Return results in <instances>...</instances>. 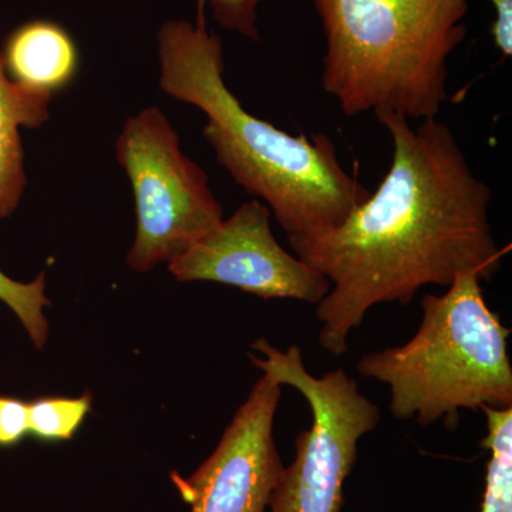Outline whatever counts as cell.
Returning <instances> with one entry per match:
<instances>
[{
  "instance_id": "cell-1",
  "label": "cell",
  "mask_w": 512,
  "mask_h": 512,
  "mask_svg": "<svg viewBox=\"0 0 512 512\" xmlns=\"http://www.w3.org/2000/svg\"><path fill=\"white\" fill-rule=\"evenodd\" d=\"M375 116L393 144L377 190L338 227L289 238L293 254L329 279L316 316L320 346L336 357L373 306L409 305L424 286L448 288L458 276L488 281L510 251L491 227L493 191L453 130L437 117L413 127L400 114Z\"/></svg>"
},
{
  "instance_id": "cell-2",
  "label": "cell",
  "mask_w": 512,
  "mask_h": 512,
  "mask_svg": "<svg viewBox=\"0 0 512 512\" xmlns=\"http://www.w3.org/2000/svg\"><path fill=\"white\" fill-rule=\"evenodd\" d=\"M161 89L207 116L218 163L261 198L288 238L342 224L370 191L340 163L326 134H291L249 113L224 79V47L205 23L167 20L158 32Z\"/></svg>"
},
{
  "instance_id": "cell-3",
  "label": "cell",
  "mask_w": 512,
  "mask_h": 512,
  "mask_svg": "<svg viewBox=\"0 0 512 512\" xmlns=\"http://www.w3.org/2000/svg\"><path fill=\"white\" fill-rule=\"evenodd\" d=\"M326 50L322 87L348 117L436 119L470 0H311Z\"/></svg>"
},
{
  "instance_id": "cell-4",
  "label": "cell",
  "mask_w": 512,
  "mask_h": 512,
  "mask_svg": "<svg viewBox=\"0 0 512 512\" xmlns=\"http://www.w3.org/2000/svg\"><path fill=\"white\" fill-rule=\"evenodd\" d=\"M420 328L409 342L369 352L357 363L366 379L389 386L390 413L456 429L460 410L512 407L508 336L477 275L458 276L443 295L421 299Z\"/></svg>"
},
{
  "instance_id": "cell-5",
  "label": "cell",
  "mask_w": 512,
  "mask_h": 512,
  "mask_svg": "<svg viewBox=\"0 0 512 512\" xmlns=\"http://www.w3.org/2000/svg\"><path fill=\"white\" fill-rule=\"evenodd\" d=\"M252 365L282 386L295 387L312 410L311 429L298 434L296 457L284 468L269 498L271 512H340L343 485L357 460L359 441L376 429L380 410L359 392L345 370L313 376L303 363L301 349H276L266 339L255 340Z\"/></svg>"
},
{
  "instance_id": "cell-6",
  "label": "cell",
  "mask_w": 512,
  "mask_h": 512,
  "mask_svg": "<svg viewBox=\"0 0 512 512\" xmlns=\"http://www.w3.org/2000/svg\"><path fill=\"white\" fill-rule=\"evenodd\" d=\"M116 156L136 200L137 235L127 255L133 271L170 264L224 220L207 174L181 151L177 131L157 107L126 121Z\"/></svg>"
},
{
  "instance_id": "cell-7",
  "label": "cell",
  "mask_w": 512,
  "mask_h": 512,
  "mask_svg": "<svg viewBox=\"0 0 512 512\" xmlns=\"http://www.w3.org/2000/svg\"><path fill=\"white\" fill-rule=\"evenodd\" d=\"M268 205L245 202L197 244L168 264L180 282L234 286L262 299H295L318 305L330 282L276 241Z\"/></svg>"
},
{
  "instance_id": "cell-8",
  "label": "cell",
  "mask_w": 512,
  "mask_h": 512,
  "mask_svg": "<svg viewBox=\"0 0 512 512\" xmlns=\"http://www.w3.org/2000/svg\"><path fill=\"white\" fill-rule=\"evenodd\" d=\"M281 393V383L262 376L214 453L192 476L173 474L191 512H265L285 468L274 440Z\"/></svg>"
},
{
  "instance_id": "cell-9",
  "label": "cell",
  "mask_w": 512,
  "mask_h": 512,
  "mask_svg": "<svg viewBox=\"0 0 512 512\" xmlns=\"http://www.w3.org/2000/svg\"><path fill=\"white\" fill-rule=\"evenodd\" d=\"M50 97L39 96L13 83L0 59V218L18 208L26 188L22 141L19 128H36L49 120ZM32 288L8 278L0 271V301L13 312L22 311L30 301Z\"/></svg>"
},
{
  "instance_id": "cell-10",
  "label": "cell",
  "mask_w": 512,
  "mask_h": 512,
  "mask_svg": "<svg viewBox=\"0 0 512 512\" xmlns=\"http://www.w3.org/2000/svg\"><path fill=\"white\" fill-rule=\"evenodd\" d=\"M0 59L13 83L50 99L73 82L79 69L72 36L49 20H32L13 30Z\"/></svg>"
},
{
  "instance_id": "cell-11",
  "label": "cell",
  "mask_w": 512,
  "mask_h": 512,
  "mask_svg": "<svg viewBox=\"0 0 512 512\" xmlns=\"http://www.w3.org/2000/svg\"><path fill=\"white\" fill-rule=\"evenodd\" d=\"M485 419L487 434L481 446L491 456L480 512H512V412L487 410Z\"/></svg>"
},
{
  "instance_id": "cell-12",
  "label": "cell",
  "mask_w": 512,
  "mask_h": 512,
  "mask_svg": "<svg viewBox=\"0 0 512 512\" xmlns=\"http://www.w3.org/2000/svg\"><path fill=\"white\" fill-rule=\"evenodd\" d=\"M92 394L39 397L28 403L29 434L43 441L72 440L92 410Z\"/></svg>"
},
{
  "instance_id": "cell-13",
  "label": "cell",
  "mask_w": 512,
  "mask_h": 512,
  "mask_svg": "<svg viewBox=\"0 0 512 512\" xmlns=\"http://www.w3.org/2000/svg\"><path fill=\"white\" fill-rule=\"evenodd\" d=\"M262 0H197V22L205 23V8L222 28L259 42L258 8Z\"/></svg>"
},
{
  "instance_id": "cell-14",
  "label": "cell",
  "mask_w": 512,
  "mask_h": 512,
  "mask_svg": "<svg viewBox=\"0 0 512 512\" xmlns=\"http://www.w3.org/2000/svg\"><path fill=\"white\" fill-rule=\"evenodd\" d=\"M29 434L28 403L0 396V447L18 446Z\"/></svg>"
},
{
  "instance_id": "cell-15",
  "label": "cell",
  "mask_w": 512,
  "mask_h": 512,
  "mask_svg": "<svg viewBox=\"0 0 512 512\" xmlns=\"http://www.w3.org/2000/svg\"><path fill=\"white\" fill-rule=\"evenodd\" d=\"M493 5L495 18L491 26L494 45L504 57L512 55V0H488Z\"/></svg>"
}]
</instances>
